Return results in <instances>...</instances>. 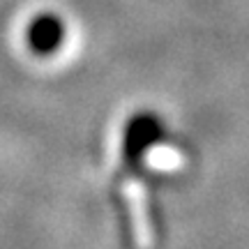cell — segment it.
Listing matches in <instances>:
<instances>
[{
	"instance_id": "obj_1",
	"label": "cell",
	"mask_w": 249,
	"mask_h": 249,
	"mask_svg": "<svg viewBox=\"0 0 249 249\" xmlns=\"http://www.w3.org/2000/svg\"><path fill=\"white\" fill-rule=\"evenodd\" d=\"M65 39H67V26L55 12H39L26 26V44L39 58H51L58 53Z\"/></svg>"
},
{
	"instance_id": "obj_2",
	"label": "cell",
	"mask_w": 249,
	"mask_h": 249,
	"mask_svg": "<svg viewBox=\"0 0 249 249\" xmlns=\"http://www.w3.org/2000/svg\"><path fill=\"white\" fill-rule=\"evenodd\" d=\"M164 136V123L152 113H139L124 127V155L143 157Z\"/></svg>"
}]
</instances>
